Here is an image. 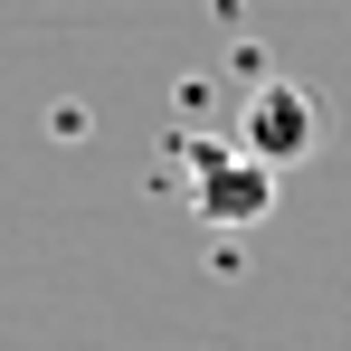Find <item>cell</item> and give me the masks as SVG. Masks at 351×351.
<instances>
[{
  "mask_svg": "<svg viewBox=\"0 0 351 351\" xmlns=\"http://www.w3.org/2000/svg\"><path fill=\"white\" fill-rule=\"evenodd\" d=\"M247 162H266V171H294V162H313L323 143H332V105L313 95V86H294V76H266L256 95H247V114L228 133Z\"/></svg>",
  "mask_w": 351,
  "mask_h": 351,
  "instance_id": "6da1fadb",
  "label": "cell"
},
{
  "mask_svg": "<svg viewBox=\"0 0 351 351\" xmlns=\"http://www.w3.org/2000/svg\"><path fill=\"white\" fill-rule=\"evenodd\" d=\"M180 171H190V209H199L209 228H256V219L276 209V171H266V162H247L237 143L190 133V143H180Z\"/></svg>",
  "mask_w": 351,
  "mask_h": 351,
  "instance_id": "7a4b0ae2",
  "label": "cell"
}]
</instances>
